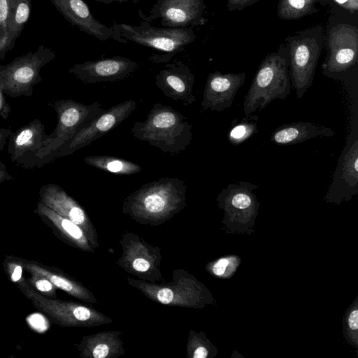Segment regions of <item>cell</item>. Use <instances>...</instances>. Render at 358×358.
I'll return each instance as SVG.
<instances>
[{"label": "cell", "instance_id": "cell-1", "mask_svg": "<svg viewBox=\"0 0 358 358\" xmlns=\"http://www.w3.org/2000/svg\"><path fill=\"white\" fill-rule=\"evenodd\" d=\"M187 185L176 177H164L147 182L129 194L122 211L135 222L159 226L187 206Z\"/></svg>", "mask_w": 358, "mask_h": 358}, {"label": "cell", "instance_id": "cell-2", "mask_svg": "<svg viewBox=\"0 0 358 358\" xmlns=\"http://www.w3.org/2000/svg\"><path fill=\"white\" fill-rule=\"evenodd\" d=\"M133 136L169 155L187 149L193 138L188 119L171 106L156 103L143 122H135Z\"/></svg>", "mask_w": 358, "mask_h": 358}, {"label": "cell", "instance_id": "cell-3", "mask_svg": "<svg viewBox=\"0 0 358 358\" xmlns=\"http://www.w3.org/2000/svg\"><path fill=\"white\" fill-rule=\"evenodd\" d=\"M128 284L153 302L171 307L203 308L216 303L206 286L183 268L173 271L171 281L152 282L127 277Z\"/></svg>", "mask_w": 358, "mask_h": 358}, {"label": "cell", "instance_id": "cell-4", "mask_svg": "<svg viewBox=\"0 0 358 358\" xmlns=\"http://www.w3.org/2000/svg\"><path fill=\"white\" fill-rule=\"evenodd\" d=\"M289 56L282 45L267 55L259 64L244 97L245 115L264 109L273 100L285 99L291 93Z\"/></svg>", "mask_w": 358, "mask_h": 358}, {"label": "cell", "instance_id": "cell-5", "mask_svg": "<svg viewBox=\"0 0 358 358\" xmlns=\"http://www.w3.org/2000/svg\"><path fill=\"white\" fill-rule=\"evenodd\" d=\"M52 107L57 113V123L36 153L34 167H41L54 161L59 148L105 110L98 101L85 104L73 99L55 101Z\"/></svg>", "mask_w": 358, "mask_h": 358}, {"label": "cell", "instance_id": "cell-6", "mask_svg": "<svg viewBox=\"0 0 358 358\" xmlns=\"http://www.w3.org/2000/svg\"><path fill=\"white\" fill-rule=\"evenodd\" d=\"M324 42L321 25L306 29L285 39L292 87L301 99L312 85Z\"/></svg>", "mask_w": 358, "mask_h": 358}, {"label": "cell", "instance_id": "cell-7", "mask_svg": "<svg viewBox=\"0 0 358 358\" xmlns=\"http://www.w3.org/2000/svg\"><path fill=\"white\" fill-rule=\"evenodd\" d=\"M24 296L52 323L64 327H92L110 324L113 320L92 306L74 301L46 297L26 280L17 284Z\"/></svg>", "mask_w": 358, "mask_h": 358}, {"label": "cell", "instance_id": "cell-8", "mask_svg": "<svg viewBox=\"0 0 358 358\" xmlns=\"http://www.w3.org/2000/svg\"><path fill=\"white\" fill-rule=\"evenodd\" d=\"M258 186L247 182L229 183L216 198L224 211L222 223L227 234H252L260 203L253 191Z\"/></svg>", "mask_w": 358, "mask_h": 358}, {"label": "cell", "instance_id": "cell-9", "mask_svg": "<svg viewBox=\"0 0 358 358\" xmlns=\"http://www.w3.org/2000/svg\"><path fill=\"white\" fill-rule=\"evenodd\" d=\"M55 57L52 49L41 44L34 52L0 65V84L3 93L11 98L31 96L34 86L42 81L41 69Z\"/></svg>", "mask_w": 358, "mask_h": 358}, {"label": "cell", "instance_id": "cell-10", "mask_svg": "<svg viewBox=\"0 0 358 358\" xmlns=\"http://www.w3.org/2000/svg\"><path fill=\"white\" fill-rule=\"evenodd\" d=\"M112 27L116 36V41L124 43L131 41L166 52L170 58L182 51L196 38L192 27H156L146 21L141 22L137 26L114 22Z\"/></svg>", "mask_w": 358, "mask_h": 358}, {"label": "cell", "instance_id": "cell-11", "mask_svg": "<svg viewBox=\"0 0 358 358\" xmlns=\"http://www.w3.org/2000/svg\"><path fill=\"white\" fill-rule=\"evenodd\" d=\"M122 255L117 264L138 279L152 282H164L162 273L161 248L152 245L133 232H125L120 240Z\"/></svg>", "mask_w": 358, "mask_h": 358}, {"label": "cell", "instance_id": "cell-12", "mask_svg": "<svg viewBox=\"0 0 358 358\" xmlns=\"http://www.w3.org/2000/svg\"><path fill=\"white\" fill-rule=\"evenodd\" d=\"M136 105L134 100L129 99L104 110L65 143L55 155V159L71 155L103 136L125 120Z\"/></svg>", "mask_w": 358, "mask_h": 358}, {"label": "cell", "instance_id": "cell-13", "mask_svg": "<svg viewBox=\"0 0 358 358\" xmlns=\"http://www.w3.org/2000/svg\"><path fill=\"white\" fill-rule=\"evenodd\" d=\"M358 193L357 129L351 132L341 152L333 180L324 197L327 203L339 204L349 201Z\"/></svg>", "mask_w": 358, "mask_h": 358}, {"label": "cell", "instance_id": "cell-14", "mask_svg": "<svg viewBox=\"0 0 358 358\" xmlns=\"http://www.w3.org/2000/svg\"><path fill=\"white\" fill-rule=\"evenodd\" d=\"M205 9L204 0H156L149 14L140 16L148 22L159 20L164 27L186 28L204 24Z\"/></svg>", "mask_w": 358, "mask_h": 358}, {"label": "cell", "instance_id": "cell-15", "mask_svg": "<svg viewBox=\"0 0 358 358\" xmlns=\"http://www.w3.org/2000/svg\"><path fill=\"white\" fill-rule=\"evenodd\" d=\"M327 55L322 63L324 73H339L354 66L358 57V29L340 24L331 29L327 41Z\"/></svg>", "mask_w": 358, "mask_h": 358}, {"label": "cell", "instance_id": "cell-16", "mask_svg": "<svg viewBox=\"0 0 358 358\" xmlns=\"http://www.w3.org/2000/svg\"><path fill=\"white\" fill-rule=\"evenodd\" d=\"M38 196L42 203L79 225L89 238L99 246L96 229L87 213L61 186L55 183L44 185L39 189Z\"/></svg>", "mask_w": 358, "mask_h": 358}, {"label": "cell", "instance_id": "cell-17", "mask_svg": "<svg viewBox=\"0 0 358 358\" xmlns=\"http://www.w3.org/2000/svg\"><path fill=\"white\" fill-rule=\"evenodd\" d=\"M138 69V64L127 57L113 56L74 64L69 72L85 83L124 80Z\"/></svg>", "mask_w": 358, "mask_h": 358}, {"label": "cell", "instance_id": "cell-18", "mask_svg": "<svg viewBox=\"0 0 358 358\" xmlns=\"http://www.w3.org/2000/svg\"><path fill=\"white\" fill-rule=\"evenodd\" d=\"M48 135L45 125L36 118L12 131L7 147L10 161L24 169L34 168L35 156Z\"/></svg>", "mask_w": 358, "mask_h": 358}, {"label": "cell", "instance_id": "cell-19", "mask_svg": "<svg viewBox=\"0 0 358 358\" xmlns=\"http://www.w3.org/2000/svg\"><path fill=\"white\" fill-rule=\"evenodd\" d=\"M245 72L222 73L215 71L208 74L203 93L201 106L221 112L231 106L238 90L244 84Z\"/></svg>", "mask_w": 358, "mask_h": 358}, {"label": "cell", "instance_id": "cell-20", "mask_svg": "<svg viewBox=\"0 0 358 358\" xmlns=\"http://www.w3.org/2000/svg\"><path fill=\"white\" fill-rule=\"evenodd\" d=\"M155 83L164 96L180 101L185 106L196 101L193 93L194 75L183 63L177 62L166 64L155 76Z\"/></svg>", "mask_w": 358, "mask_h": 358}, {"label": "cell", "instance_id": "cell-21", "mask_svg": "<svg viewBox=\"0 0 358 358\" xmlns=\"http://www.w3.org/2000/svg\"><path fill=\"white\" fill-rule=\"evenodd\" d=\"M63 17L80 31L105 41H117L113 27H108L96 20L83 0H48Z\"/></svg>", "mask_w": 358, "mask_h": 358}, {"label": "cell", "instance_id": "cell-22", "mask_svg": "<svg viewBox=\"0 0 358 358\" xmlns=\"http://www.w3.org/2000/svg\"><path fill=\"white\" fill-rule=\"evenodd\" d=\"M34 212L52 229L57 237L68 245L86 252H94L99 248L79 225L59 215L41 201H38Z\"/></svg>", "mask_w": 358, "mask_h": 358}, {"label": "cell", "instance_id": "cell-23", "mask_svg": "<svg viewBox=\"0 0 358 358\" xmlns=\"http://www.w3.org/2000/svg\"><path fill=\"white\" fill-rule=\"evenodd\" d=\"M24 271L48 278L57 289L85 303H97L94 294L83 283L62 270L41 262L22 258Z\"/></svg>", "mask_w": 358, "mask_h": 358}, {"label": "cell", "instance_id": "cell-24", "mask_svg": "<svg viewBox=\"0 0 358 358\" xmlns=\"http://www.w3.org/2000/svg\"><path fill=\"white\" fill-rule=\"evenodd\" d=\"M121 331H103L83 336L76 348L83 358H117L125 354Z\"/></svg>", "mask_w": 358, "mask_h": 358}, {"label": "cell", "instance_id": "cell-25", "mask_svg": "<svg viewBox=\"0 0 358 358\" xmlns=\"http://www.w3.org/2000/svg\"><path fill=\"white\" fill-rule=\"evenodd\" d=\"M335 131L327 127L310 122L284 124L271 134L270 141L278 145H289L303 143L316 137H331Z\"/></svg>", "mask_w": 358, "mask_h": 358}, {"label": "cell", "instance_id": "cell-26", "mask_svg": "<svg viewBox=\"0 0 358 358\" xmlns=\"http://www.w3.org/2000/svg\"><path fill=\"white\" fill-rule=\"evenodd\" d=\"M10 10L5 36L0 44V59L3 60L6 53L12 50L28 22L31 10V0H9Z\"/></svg>", "mask_w": 358, "mask_h": 358}, {"label": "cell", "instance_id": "cell-27", "mask_svg": "<svg viewBox=\"0 0 358 358\" xmlns=\"http://www.w3.org/2000/svg\"><path fill=\"white\" fill-rule=\"evenodd\" d=\"M84 162L101 171L117 175L131 176L142 170L141 166L136 163L109 155H90L84 158Z\"/></svg>", "mask_w": 358, "mask_h": 358}, {"label": "cell", "instance_id": "cell-28", "mask_svg": "<svg viewBox=\"0 0 358 358\" xmlns=\"http://www.w3.org/2000/svg\"><path fill=\"white\" fill-rule=\"evenodd\" d=\"M327 0H279L277 13L283 20H297L319 11Z\"/></svg>", "mask_w": 358, "mask_h": 358}, {"label": "cell", "instance_id": "cell-29", "mask_svg": "<svg viewBox=\"0 0 358 358\" xmlns=\"http://www.w3.org/2000/svg\"><path fill=\"white\" fill-rule=\"evenodd\" d=\"M259 116L248 115L241 120L234 119L227 132L229 142L233 145H238L258 132Z\"/></svg>", "mask_w": 358, "mask_h": 358}, {"label": "cell", "instance_id": "cell-30", "mask_svg": "<svg viewBox=\"0 0 358 358\" xmlns=\"http://www.w3.org/2000/svg\"><path fill=\"white\" fill-rule=\"evenodd\" d=\"M217 354V348L203 331L196 332L189 330L186 345V355L188 358H213Z\"/></svg>", "mask_w": 358, "mask_h": 358}, {"label": "cell", "instance_id": "cell-31", "mask_svg": "<svg viewBox=\"0 0 358 358\" xmlns=\"http://www.w3.org/2000/svg\"><path fill=\"white\" fill-rule=\"evenodd\" d=\"M241 264L239 256L229 255L220 257L207 263L206 271L213 277L219 279H229L236 272Z\"/></svg>", "mask_w": 358, "mask_h": 358}, {"label": "cell", "instance_id": "cell-32", "mask_svg": "<svg viewBox=\"0 0 358 358\" xmlns=\"http://www.w3.org/2000/svg\"><path fill=\"white\" fill-rule=\"evenodd\" d=\"M343 335L346 343L358 353V296L345 310L342 320Z\"/></svg>", "mask_w": 358, "mask_h": 358}, {"label": "cell", "instance_id": "cell-33", "mask_svg": "<svg viewBox=\"0 0 358 358\" xmlns=\"http://www.w3.org/2000/svg\"><path fill=\"white\" fill-rule=\"evenodd\" d=\"M3 264L5 272L10 281L17 284L25 280L22 275V271L24 270L22 258L6 256Z\"/></svg>", "mask_w": 358, "mask_h": 358}, {"label": "cell", "instance_id": "cell-34", "mask_svg": "<svg viewBox=\"0 0 358 358\" xmlns=\"http://www.w3.org/2000/svg\"><path fill=\"white\" fill-rule=\"evenodd\" d=\"M29 275L26 280L33 289L46 297L57 296V288L48 278L34 273Z\"/></svg>", "mask_w": 358, "mask_h": 358}, {"label": "cell", "instance_id": "cell-35", "mask_svg": "<svg viewBox=\"0 0 358 358\" xmlns=\"http://www.w3.org/2000/svg\"><path fill=\"white\" fill-rule=\"evenodd\" d=\"M10 10V1L0 0V44L6 31Z\"/></svg>", "mask_w": 358, "mask_h": 358}, {"label": "cell", "instance_id": "cell-36", "mask_svg": "<svg viewBox=\"0 0 358 358\" xmlns=\"http://www.w3.org/2000/svg\"><path fill=\"white\" fill-rule=\"evenodd\" d=\"M259 0H227V7L231 11L234 10H242L245 7L251 6Z\"/></svg>", "mask_w": 358, "mask_h": 358}, {"label": "cell", "instance_id": "cell-37", "mask_svg": "<svg viewBox=\"0 0 358 358\" xmlns=\"http://www.w3.org/2000/svg\"><path fill=\"white\" fill-rule=\"evenodd\" d=\"M4 94L0 84V117L6 120L11 111V108L6 101Z\"/></svg>", "mask_w": 358, "mask_h": 358}, {"label": "cell", "instance_id": "cell-38", "mask_svg": "<svg viewBox=\"0 0 358 358\" xmlns=\"http://www.w3.org/2000/svg\"><path fill=\"white\" fill-rule=\"evenodd\" d=\"M341 6L351 13H354L358 10V0H334Z\"/></svg>", "mask_w": 358, "mask_h": 358}, {"label": "cell", "instance_id": "cell-39", "mask_svg": "<svg viewBox=\"0 0 358 358\" xmlns=\"http://www.w3.org/2000/svg\"><path fill=\"white\" fill-rule=\"evenodd\" d=\"M11 133L10 129L0 128V152L5 148Z\"/></svg>", "mask_w": 358, "mask_h": 358}, {"label": "cell", "instance_id": "cell-40", "mask_svg": "<svg viewBox=\"0 0 358 358\" xmlns=\"http://www.w3.org/2000/svg\"><path fill=\"white\" fill-rule=\"evenodd\" d=\"M13 176L8 172L6 166L2 162H0V184L6 181L13 180Z\"/></svg>", "mask_w": 358, "mask_h": 358}, {"label": "cell", "instance_id": "cell-41", "mask_svg": "<svg viewBox=\"0 0 358 358\" xmlns=\"http://www.w3.org/2000/svg\"><path fill=\"white\" fill-rule=\"evenodd\" d=\"M95 1H98V2H100V3H106V4H109V3H111L113 2L122 3V2L128 1L129 0H95Z\"/></svg>", "mask_w": 358, "mask_h": 358}, {"label": "cell", "instance_id": "cell-42", "mask_svg": "<svg viewBox=\"0 0 358 358\" xmlns=\"http://www.w3.org/2000/svg\"><path fill=\"white\" fill-rule=\"evenodd\" d=\"M1 162V161L0 160V162Z\"/></svg>", "mask_w": 358, "mask_h": 358}]
</instances>
